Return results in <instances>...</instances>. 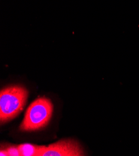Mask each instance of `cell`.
Returning a JSON list of instances; mask_svg holds the SVG:
<instances>
[{
  "label": "cell",
  "mask_w": 139,
  "mask_h": 156,
  "mask_svg": "<svg viewBox=\"0 0 139 156\" xmlns=\"http://www.w3.org/2000/svg\"><path fill=\"white\" fill-rule=\"evenodd\" d=\"M28 91L22 86L6 87L0 93V121L5 123L16 118L25 106Z\"/></svg>",
  "instance_id": "6da1fadb"
},
{
  "label": "cell",
  "mask_w": 139,
  "mask_h": 156,
  "mask_svg": "<svg viewBox=\"0 0 139 156\" xmlns=\"http://www.w3.org/2000/svg\"><path fill=\"white\" fill-rule=\"evenodd\" d=\"M53 113V105L47 98L36 99L27 108L20 129L23 131H35L48 125Z\"/></svg>",
  "instance_id": "7a4b0ae2"
},
{
  "label": "cell",
  "mask_w": 139,
  "mask_h": 156,
  "mask_svg": "<svg viewBox=\"0 0 139 156\" xmlns=\"http://www.w3.org/2000/svg\"><path fill=\"white\" fill-rule=\"evenodd\" d=\"M84 151L74 139H63L46 147L42 156H82Z\"/></svg>",
  "instance_id": "3957f363"
},
{
  "label": "cell",
  "mask_w": 139,
  "mask_h": 156,
  "mask_svg": "<svg viewBox=\"0 0 139 156\" xmlns=\"http://www.w3.org/2000/svg\"><path fill=\"white\" fill-rule=\"evenodd\" d=\"M47 146H38L31 144L18 145L21 156H42Z\"/></svg>",
  "instance_id": "277c9868"
},
{
  "label": "cell",
  "mask_w": 139,
  "mask_h": 156,
  "mask_svg": "<svg viewBox=\"0 0 139 156\" xmlns=\"http://www.w3.org/2000/svg\"><path fill=\"white\" fill-rule=\"evenodd\" d=\"M2 149L6 151L8 156H21L20 151L18 148V145H9L5 146L4 149L2 147Z\"/></svg>",
  "instance_id": "5b68a950"
}]
</instances>
